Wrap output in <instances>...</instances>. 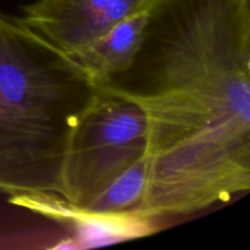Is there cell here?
Segmentation results:
<instances>
[{
	"instance_id": "obj_1",
	"label": "cell",
	"mask_w": 250,
	"mask_h": 250,
	"mask_svg": "<svg viewBox=\"0 0 250 250\" xmlns=\"http://www.w3.org/2000/svg\"><path fill=\"white\" fill-rule=\"evenodd\" d=\"M132 62L102 87L149 126L137 219L193 214L250 188V0H143Z\"/></svg>"
},
{
	"instance_id": "obj_5",
	"label": "cell",
	"mask_w": 250,
	"mask_h": 250,
	"mask_svg": "<svg viewBox=\"0 0 250 250\" xmlns=\"http://www.w3.org/2000/svg\"><path fill=\"white\" fill-rule=\"evenodd\" d=\"M146 7L112 27L99 39L70 55L90 77L102 84L125 70L136 56L146 32Z\"/></svg>"
},
{
	"instance_id": "obj_6",
	"label": "cell",
	"mask_w": 250,
	"mask_h": 250,
	"mask_svg": "<svg viewBox=\"0 0 250 250\" xmlns=\"http://www.w3.org/2000/svg\"><path fill=\"white\" fill-rule=\"evenodd\" d=\"M149 180L148 156L120 173L84 209L77 211L94 220L137 219L146 199Z\"/></svg>"
},
{
	"instance_id": "obj_2",
	"label": "cell",
	"mask_w": 250,
	"mask_h": 250,
	"mask_svg": "<svg viewBox=\"0 0 250 250\" xmlns=\"http://www.w3.org/2000/svg\"><path fill=\"white\" fill-rule=\"evenodd\" d=\"M102 90L70 55L0 12V190L61 197L71 136Z\"/></svg>"
},
{
	"instance_id": "obj_3",
	"label": "cell",
	"mask_w": 250,
	"mask_h": 250,
	"mask_svg": "<svg viewBox=\"0 0 250 250\" xmlns=\"http://www.w3.org/2000/svg\"><path fill=\"white\" fill-rule=\"evenodd\" d=\"M148 148L144 110L102 87L71 136L61 198L75 211L84 209L120 173L148 156Z\"/></svg>"
},
{
	"instance_id": "obj_4",
	"label": "cell",
	"mask_w": 250,
	"mask_h": 250,
	"mask_svg": "<svg viewBox=\"0 0 250 250\" xmlns=\"http://www.w3.org/2000/svg\"><path fill=\"white\" fill-rule=\"evenodd\" d=\"M143 0H37L21 6L20 21L67 55L94 43Z\"/></svg>"
}]
</instances>
